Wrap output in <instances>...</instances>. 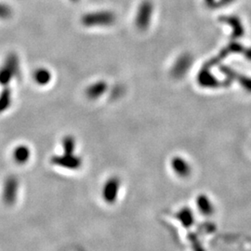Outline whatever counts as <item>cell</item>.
<instances>
[{
    "label": "cell",
    "mask_w": 251,
    "mask_h": 251,
    "mask_svg": "<svg viewBox=\"0 0 251 251\" xmlns=\"http://www.w3.org/2000/svg\"><path fill=\"white\" fill-rule=\"evenodd\" d=\"M33 78L37 85L46 86L51 80V73L47 68H37L33 74Z\"/></svg>",
    "instance_id": "obj_9"
},
{
    "label": "cell",
    "mask_w": 251,
    "mask_h": 251,
    "mask_svg": "<svg viewBox=\"0 0 251 251\" xmlns=\"http://www.w3.org/2000/svg\"><path fill=\"white\" fill-rule=\"evenodd\" d=\"M13 78L14 75H12V73L10 72L7 67L2 65L0 67V85L7 87Z\"/></svg>",
    "instance_id": "obj_12"
},
{
    "label": "cell",
    "mask_w": 251,
    "mask_h": 251,
    "mask_svg": "<svg viewBox=\"0 0 251 251\" xmlns=\"http://www.w3.org/2000/svg\"><path fill=\"white\" fill-rule=\"evenodd\" d=\"M152 5L151 1L145 0L142 5L140 6L137 17H136V25L141 29V30H145L147 27L149 26L151 17H152Z\"/></svg>",
    "instance_id": "obj_3"
},
{
    "label": "cell",
    "mask_w": 251,
    "mask_h": 251,
    "mask_svg": "<svg viewBox=\"0 0 251 251\" xmlns=\"http://www.w3.org/2000/svg\"><path fill=\"white\" fill-rule=\"evenodd\" d=\"M120 188V179L117 177H112L108 179L104 184L102 196L104 200L108 203H113L116 201Z\"/></svg>",
    "instance_id": "obj_5"
},
{
    "label": "cell",
    "mask_w": 251,
    "mask_h": 251,
    "mask_svg": "<svg viewBox=\"0 0 251 251\" xmlns=\"http://www.w3.org/2000/svg\"><path fill=\"white\" fill-rule=\"evenodd\" d=\"M5 67H7L10 72L12 73V75H14V77H17L21 74V69H20V60L17 54L11 53L8 54V56L5 59V62L3 64Z\"/></svg>",
    "instance_id": "obj_7"
},
{
    "label": "cell",
    "mask_w": 251,
    "mask_h": 251,
    "mask_svg": "<svg viewBox=\"0 0 251 251\" xmlns=\"http://www.w3.org/2000/svg\"><path fill=\"white\" fill-rule=\"evenodd\" d=\"M50 161L57 167H61L70 171H76L80 169L82 162H83L80 156L75 153H64V152L63 154L54 155L51 157Z\"/></svg>",
    "instance_id": "obj_2"
},
{
    "label": "cell",
    "mask_w": 251,
    "mask_h": 251,
    "mask_svg": "<svg viewBox=\"0 0 251 251\" xmlns=\"http://www.w3.org/2000/svg\"><path fill=\"white\" fill-rule=\"evenodd\" d=\"M31 156V151L30 148L26 145H19L13 152V158L14 161L18 163L20 165L25 164L30 159Z\"/></svg>",
    "instance_id": "obj_8"
},
{
    "label": "cell",
    "mask_w": 251,
    "mask_h": 251,
    "mask_svg": "<svg viewBox=\"0 0 251 251\" xmlns=\"http://www.w3.org/2000/svg\"><path fill=\"white\" fill-rule=\"evenodd\" d=\"M18 179L14 176H9L5 179L3 186V199L7 204H13L17 198Z\"/></svg>",
    "instance_id": "obj_4"
},
{
    "label": "cell",
    "mask_w": 251,
    "mask_h": 251,
    "mask_svg": "<svg viewBox=\"0 0 251 251\" xmlns=\"http://www.w3.org/2000/svg\"><path fill=\"white\" fill-rule=\"evenodd\" d=\"M107 82L104 80H99L95 83H92L86 89V96L90 100L99 99L107 91Z\"/></svg>",
    "instance_id": "obj_6"
},
{
    "label": "cell",
    "mask_w": 251,
    "mask_h": 251,
    "mask_svg": "<svg viewBox=\"0 0 251 251\" xmlns=\"http://www.w3.org/2000/svg\"><path fill=\"white\" fill-rule=\"evenodd\" d=\"M63 152L64 153H75V139L71 136L67 135L63 139Z\"/></svg>",
    "instance_id": "obj_11"
},
{
    "label": "cell",
    "mask_w": 251,
    "mask_h": 251,
    "mask_svg": "<svg viewBox=\"0 0 251 251\" xmlns=\"http://www.w3.org/2000/svg\"><path fill=\"white\" fill-rule=\"evenodd\" d=\"M12 103V92L8 87H6L0 93V114L7 111Z\"/></svg>",
    "instance_id": "obj_10"
},
{
    "label": "cell",
    "mask_w": 251,
    "mask_h": 251,
    "mask_svg": "<svg viewBox=\"0 0 251 251\" xmlns=\"http://www.w3.org/2000/svg\"><path fill=\"white\" fill-rule=\"evenodd\" d=\"M116 20V15L111 11H97L84 15L82 24L88 27L110 26Z\"/></svg>",
    "instance_id": "obj_1"
},
{
    "label": "cell",
    "mask_w": 251,
    "mask_h": 251,
    "mask_svg": "<svg viewBox=\"0 0 251 251\" xmlns=\"http://www.w3.org/2000/svg\"><path fill=\"white\" fill-rule=\"evenodd\" d=\"M206 2L208 5H214L215 0H206Z\"/></svg>",
    "instance_id": "obj_15"
},
{
    "label": "cell",
    "mask_w": 251,
    "mask_h": 251,
    "mask_svg": "<svg viewBox=\"0 0 251 251\" xmlns=\"http://www.w3.org/2000/svg\"><path fill=\"white\" fill-rule=\"evenodd\" d=\"M12 15L11 9L8 5L0 3V20H7Z\"/></svg>",
    "instance_id": "obj_13"
},
{
    "label": "cell",
    "mask_w": 251,
    "mask_h": 251,
    "mask_svg": "<svg viewBox=\"0 0 251 251\" xmlns=\"http://www.w3.org/2000/svg\"><path fill=\"white\" fill-rule=\"evenodd\" d=\"M232 1H233V0H221V1L219 2V4H221V5H225V4H229V3H231Z\"/></svg>",
    "instance_id": "obj_14"
}]
</instances>
